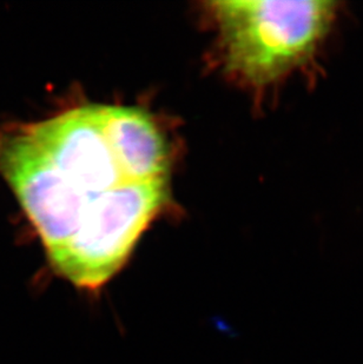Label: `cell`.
<instances>
[{"mask_svg": "<svg viewBox=\"0 0 363 364\" xmlns=\"http://www.w3.org/2000/svg\"><path fill=\"white\" fill-rule=\"evenodd\" d=\"M0 173L60 268L138 183L169 179L161 129L140 107L85 104L0 131Z\"/></svg>", "mask_w": 363, "mask_h": 364, "instance_id": "obj_1", "label": "cell"}, {"mask_svg": "<svg viewBox=\"0 0 363 364\" xmlns=\"http://www.w3.org/2000/svg\"><path fill=\"white\" fill-rule=\"evenodd\" d=\"M229 73L270 85L314 57L339 11L330 0H226L209 3Z\"/></svg>", "mask_w": 363, "mask_h": 364, "instance_id": "obj_2", "label": "cell"}]
</instances>
